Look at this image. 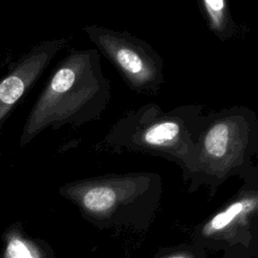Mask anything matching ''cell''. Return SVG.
<instances>
[{"instance_id": "1", "label": "cell", "mask_w": 258, "mask_h": 258, "mask_svg": "<svg viewBox=\"0 0 258 258\" xmlns=\"http://www.w3.org/2000/svg\"><path fill=\"white\" fill-rule=\"evenodd\" d=\"M111 100V86L96 48L73 49L54 68L24 124L20 146L46 128L80 127L97 120Z\"/></svg>"}, {"instance_id": "2", "label": "cell", "mask_w": 258, "mask_h": 258, "mask_svg": "<svg viewBox=\"0 0 258 258\" xmlns=\"http://www.w3.org/2000/svg\"><path fill=\"white\" fill-rule=\"evenodd\" d=\"M201 104H187L164 111L158 104H144L120 117L105 135L104 143L114 149L171 161L186 182L199 157L207 114Z\"/></svg>"}, {"instance_id": "3", "label": "cell", "mask_w": 258, "mask_h": 258, "mask_svg": "<svg viewBox=\"0 0 258 258\" xmlns=\"http://www.w3.org/2000/svg\"><path fill=\"white\" fill-rule=\"evenodd\" d=\"M200 151L187 183L189 192L207 187L214 195L230 177L258 182V117L245 106H231L206 114Z\"/></svg>"}, {"instance_id": "4", "label": "cell", "mask_w": 258, "mask_h": 258, "mask_svg": "<svg viewBox=\"0 0 258 258\" xmlns=\"http://www.w3.org/2000/svg\"><path fill=\"white\" fill-rule=\"evenodd\" d=\"M158 173L137 171L81 178L59 187V195L88 217L107 220L123 210L153 205L162 194Z\"/></svg>"}, {"instance_id": "5", "label": "cell", "mask_w": 258, "mask_h": 258, "mask_svg": "<svg viewBox=\"0 0 258 258\" xmlns=\"http://www.w3.org/2000/svg\"><path fill=\"white\" fill-rule=\"evenodd\" d=\"M88 38L117 70L126 85L139 94H157L164 82L162 56L145 40L128 31L97 24L83 27Z\"/></svg>"}, {"instance_id": "6", "label": "cell", "mask_w": 258, "mask_h": 258, "mask_svg": "<svg viewBox=\"0 0 258 258\" xmlns=\"http://www.w3.org/2000/svg\"><path fill=\"white\" fill-rule=\"evenodd\" d=\"M68 42L67 37L44 40L21 55L0 80V130L14 108L41 77L53 57Z\"/></svg>"}, {"instance_id": "7", "label": "cell", "mask_w": 258, "mask_h": 258, "mask_svg": "<svg viewBox=\"0 0 258 258\" xmlns=\"http://www.w3.org/2000/svg\"><path fill=\"white\" fill-rule=\"evenodd\" d=\"M0 258H43L39 246L28 238L19 223L10 225L2 235Z\"/></svg>"}, {"instance_id": "8", "label": "cell", "mask_w": 258, "mask_h": 258, "mask_svg": "<svg viewBox=\"0 0 258 258\" xmlns=\"http://www.w3.org/2000/svg\"><path fill=\"white\" fill-rule=\"evenodd\" d=\"M198 3L209 28L220 40H228L234 35L235 23L227 1L203 0Z\"/></svg>"}, {"instance_id": "9", "label": "cell", "mask_w": 258, "mask_h": 258, "mask_svg": "<svg viewBox=\"0 0 258 258\" xmlns=\"http://www.w3.org/2000/svg\"><path fill=\"white\" fill-rule=\"evenodd\" d=\"M167 258H189L187 255H172Z\"/></svg>"}]
</instances>
